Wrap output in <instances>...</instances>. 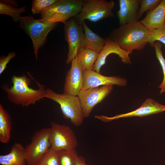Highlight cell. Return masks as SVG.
Returning a JSON list of instances; mask_svg holds the SVG:
<instances>
[{
	"label": "cell",
	"mask_w": 165,
	"mask_h": 165,
	"mask_svg": "<svg viewBox=\"0 0 165 165\" xmlns=\"http://www.w3.org/2000/svg\"><path fill=\"white\" fill-rule=\"evenodd\" d=\"M140 7L137 14V19L142 16L144 12L155 9L160 3L161 0H140Z\"/></svg>",
	"instance_id": "26"
},
{
	"label": "cell",
	"mask_w": 165,
	"mask_h": 165,
	"mask_svg": "<svg viewBox=\"0 0 165 165\" xmlns=\"http://www.w3.org/2000/svg\"><path fill=\"white\" fill-rule=\"evenodd\" d=\"M82 25L84 31L82 47L93 50L100 53L105 46L106 39L91 30L85 21L82 22Z\"/></svg>",
	"instance_id": "18"
},
{
	"label": "cell",
	"mask_w": 165,
	"mask_h": 165,
	"mask_svg": "<svg viewBox=\"0 0 165 165\" xmlns=\"http://www.w3.org/2000/svg\"><path fill=\"white\" fill-rule=\"evenodd\" d=\"M164 111L165 105L161 104L152 99L148 98L142 104L139 108L133 111L126 113L118 114L111 117L104 115H97L95 116V117L103 122H108L121 118L135 116L143 117L159 113Z\"/></svg>",
	"instance_id": "11"
},
{
	"label": "cell",
	"mask_w": 165,
	"mask_h": 165,
	"mask_svg": "<svg viewBox=\"0 0 165 165\" xmlns=\"http://www.w3.org/2000/svg\"><path fill=\"white\" fill-rule=\"evenodd\" d=\"M33 165H42V164H41V163H37Z\"/></svg>",
	"instance_id": "30"
},
{
	"label": "cell",
	"mask_w": 165,
	"mask_h": 165,
	"mask_svg": "<svg viewBox=\"0 0 165 165\" xmlns=\"http://www.w3.org/2000/svg\"><path fill=\"white\" fill-rule=\"evenodd\" d=\"M24 147L22 144L15 142L8 154L0 156V164L2 165H26Z\"/></svg>",
	"instance_id": "17"
},
{
	"label": "cell",
	"mask_w": 165,
	"mask_h": 165,
	"mask_svg": "<svg viewBox=\"0 0 165 165\" xmlns=\"http://www.w3.org/2000/svg\"><path fill=\"white\" fill-rule=\"evenodd\" d=\"M140 21L149 30L164 25L165 24V0H161L155 9L148 11L145 18Z\"/></svg>",
	"instance_id": "16"
},
{
	"label": "cell",
	"mask_w": 165,
	"mask_h": 165,
	"mask_svg": "<svg viewBox=\"0 0 165 165\" xmlns=\"http://www.w3.org/2000/svg\"><path fill=\"white\" fill-rule=\"evenodd\" d=\"M75 165H86L85 163V159L82 156L78 155Z\"/></svg>",
	"instance_id": "29"
},
{
	"label": "cell",
	"mask_w": 165,
	"mask_h": 165,
	"mask_svg": "<svg viewBox=\"0 0 165 165\" xmlns=\"http://www.w3.org/2000/svg\"><path fill=\"white\" fill-rule=\"evenodd\" d=\"M153 47L155 48L156 57L160 63L163 73V81L158 86L161 89L160 93L161 94L165 92V59L163 56L161 43L158 41L156 42Z\"/></svg>",
	"instance_id": "25"
},
{
	"label": "cell",
	"mask_w": 165,
	"mask_h": 165,
	"mask_svg": "<svg viewBox=\"0 0 165 165\" xmlns=\"http://www.w3.org/2000/svg\"><path fill=\"white\" fill-rule=\"evenodd\" d=\"M19 27L31 38L34 52L38 59L39 50L46 43L49 33L54 29L58 23L49 24L36 20L30 15L21 16Z\"/></svg>",
	"instance_id": "4"
},
{
	"label": "cell",
	"mask_w": 165,
	"mask_h": 165,
	"mask_svg": "<svg viewBox=\"0 0 165 165\" xmlns=\"http://www.w3.org/2000/svg\"><path fill=\"white\" fill-rule=\"evenodd\" d=\"M84 0H57L40 13L39 21L52 24L59 22L64 24L76 16L79 12Z\"/></svg>",
	"instance_id": "3"
},
{
	"label": "cell",
	"mask_w": 165,
	"mask_h": 165,
	"mask_svg": "<svg viewBox=\"0 0 165 165\" xmlns=\"http://www.w3.org/2000/svg\"><path fill=\"white\" fill-rule=\"evenodd\" d=\"M64 24V38L69 48L66 63L68 64L76 57L82 47L84 29L82 25L78 24L74 17Z\"/></svg>",
	"instance_id": "9"
},
{
	"label": "cell",
	"mask_w": 165,
	"mask_h": 165,
	"mask_svg": "<svg viewBox=\"0 0 165 165\" xmlns=\"http://www.w3.org/2000/svg\"><path fill=\"white\" fill-rule=\"evenodd\" d=\"M16 56V53L14 51L9 53L6 56H1L0 57V75L4 71L7 64L11 59Z\"/></svg>",
	"instance_id": "28"
},
{
	"label": "cell",
	"mask_w": 165,
	"mask_h": 165,
	"mask_svg": "<svg viewBox=\"0 0 165 165\" xmlns=\"http://www.w3.org/2000/svg\"><path fill=\"white\" fill-rule=\"evenodd\" d=\"M146 42L153 47L155 42L158 41L165 45V24L157 28L149 30Z\"/></svg>",
	"instance_id": "22"
},
{
	"label": "cell",
	"mask_w": 165,
	"mask_h": 165,
	"mask_svg": "<svg viewBox=\"0 0 165 165\" xmlns=\"http://www.w3.org/2000/svg\"><path fill=\"white\" fill-rule=\"evenodd\" d=\"M78 156L75 148L59 151V165H75Z\"/></svg>",
	"instance_id": "23"
},
{
	"label": "cell",
	"mask_w": 165,
	"mask_h": 165,
	"mask_svg": "<svg viewBox=\"0 0 165 165\" xmlns=\"http://www.w3.org/2000/svg\"><path fill=\"white\" fill-rule=\"evenodd\" d=\"M113 89L112 85H106L81 90L78 96L84 118L89 117L94 107L109 95Z\"/></svg>",
	"instance_id": "10"
},
{
	"label": "cell",
	"mask_w": 165,
	"mask_h": 165,
	"mask_svg": "<svg viewBox=\"0 0 165 165\" xmlns=\"http://www.w3.org/2000/svg\"><path fill=\"white\" fill-rule=\"evenodd\" d=\"M50 137V148L57 150H67L75 149L78 146L77 140L74 132L67 125L51 122Z\"/></svg>",
	"instance_id": "8"
},
{
	"label": "cell",
	"mask_w": 165,
	"mask_h": 165,
	"mask_svg": "<svg viewBox=\"0 0 165 165\" xmlns=\"http://www.w3.org/2000/svg\"><path fill=\"white\" fill-rule=\"evenodd\" d=\"M149 31L138 21L120 25L111 31L108 38L131 54L134 50H141L145 48L148 44L146 39Z\"/></svg>",
	"instance_id": "2"
},
{
	"label": "cell",
	"mask_w": 165,
	"mask_h": 165,
	"mask_svg": "<svg viewBox=\"0 0 165 165\" xmlns=\"http://www.w3.org/2000/svg\"><path fill=\"white\" fill-rule=\"evenodd\" d=\"M57 0H34L31 5V11L34 14H38L53 5Z\"/></svg>",
	"instance_id": "27"
},
{
	"label": "cell",
	"mask_w": 165,
	"mask_h": 165,
	"mask_svg": "<svg viewBox=\"0 0 165 165\" xmlns=\"http://www.w3.org/2000/svg\"><path fill=\"white\" fill-rule=\"evenodd\" d=\"M45 97L58 104L64 118L69 119L75 126H80L83 118L80 101L78 96L58 94L49 88L46 90Z\"/></svg>",
	"instance_id": "5"
},
{
	"label": "cell",
	"mask_w": 165,
	"mask_h": 165,
	"mask_svg": "<svg viewBox=\"0 0 165 165\" xmlns=\"http://www.w3.org/2000/svg\"><path fill=\"white\" fill-rule=\"evenodd\" d=\"M119 9L117 15L120 25L138 21L137 14L140 0H119Z\"/></svg>",
	"instance_id": "15"
},
{
	"label": "cell",
	"mask_w": 165,
	"mask_h": 165,
	"mask_svg": "<svg viewBox=\"0 0 165 165\" xmlns=\"http://www.w3.org/2000/svg\"><path fill=\"white\" fill-rule=\"evenodd\" d=\"M71 63V67L65 78L64 93L78 96L82 90L84 84L83 71L78 63L76 57Z\"/></svg>",
	"instance_id": "12"
},
{
	"label": "cell",
	"mask_w": 165,
	"mask_h": 165,
	"mask_svg": "<svg viewBox=\"0 0 165 165\" xmlns=\"http://www.w3.org/2000/svg\"><path fill=\"white\" fill-rule=\"evenodd\" d=\"M11 81L12 86L9 87L8 84H4L2 85L1 88L7 94L8 100L12 103L28 107L45 97V86L36 81L39 88L35 89L30 87L31 79L25 75H13Z\"/></svg>",
	"instance_id": "1"
},
{
	"label": "cell",
	"mask_w": 165,
	"mask_h": 165,
	"mask_svg": "<svg viewBox=\"0 0 165 165\" xmlns=\"http://www.w3.org/2000/svg\"><path fill=\"white\" fill-rule=\"evenodd\" d=\"M99 54L93 50L82 47L76 57L83 71L93 70Z\"/></svg>",
	"instance_id": "19"
},
{
	"label": "cell",
	"mask_w": 165,
	"mask_h": 165,
	"mask_svg": "<svg viewBox=\"0 0 165 165\" xmlns=\"http://www.w3.org/2000/svg\"><path fill=\"white\" fill-rule=\"evenodd\" d=\"M105 39V46L99 54L93 70L100 73L101 68L106 63V58L111 53L118 55L122 63L125 64H131L129 52L121 49L117 44L108 38Z\"/></svg>",
	"instance_id": "14"
},
{
	"label": "cell",
	"mask_w": 165,
	"mask_h": 165,
	"mask_svg": "<svg viewBox=\"0 0 165 165\" xmlns=\"http://www.w3.org/2000/svg\"><path fill=\"white\" fill-rule=\"evenodd\" d=\"M12 130L11 117L9 112L0 104V141L7 144L11 138Z\"/></svg>",
	"instance_id": "20"
},
{
	"label": "cell",
	"mask_w": 165,
	"mask_h": 165,
	"mask_svg": "<svg viewBox=\"0 0 165 165\" xmlns=\"http://www.w3.org/2000/svg\"><path fill=\"white\" fill-rule=\"evenodd\" d=\"M59 151L50 148L43 156L38 163L42 165H59Z\"/></svg>",
	"instance_id": "24"
},
{
	"label": "cell",
	"mask_w": 165,
	"mask_h": 165,
	"mask_svg": "<svg viewBox=\"0 0 165 165\" xmlns=\"http://www.w3.org/2000/svg\"><path fill=\"white\" fill-rule=\"evenodd\" d=\"M27 7L23 6L19 8L0 2V14L10 16L15 22H19L21 14L26 11Z\"/></svg>",
	"instance_id": "21"
},
{
	"label": "cell",
	"mask_w": 165,
	"mask_h": 165,
	"mask_svg": "<svg viewBox=\"0 0 165 165\" xmlns=\"http://www.w3.org/2000/svg\"><path fill=\"white\" fill-rule=\"evenodd\" d=\"M83 75L84 83L82 90L101 86L116 85L125 86L127 82V79L125 78L117 76H104L93 70L83 71Z\"/></svg>",
	"instance_id": "13"
},
{
	"label": "cell",
	"mask_w": 165,
	"mask_h": 165,
	"mask_svg": "<svg viewBox=\"0 0 165 165\" xmlns=\"http://www.w3.org/2000/svg\"><path fill=\"white\" fill-rule=\"evenodd\" d=\"M115 3L113 0H84L81 9L74 18L79 24L86 20L96 22L114 16L112 12Z\"/></svg>",
	"instance_id": "6"
},
{
	"label": "cell",
	"mask_w": 165,
	"mask_h": 165,
	"mask_svg": "<svg viewBox=\"0 0 165 165\" xmlns=\"http://www.w3.org/2000/svg\"><path fill=\"white\" fill-rule=\"evenodd\" d=\"M51 128H43L36 131L31 142L24 148L27 165H33L39 160L51 147L50 137Z\"/></svg>",
	"instance_id": "7"
}]
</instances>
